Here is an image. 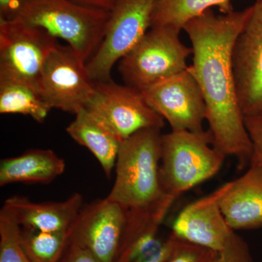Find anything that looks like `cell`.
<instances>
[{
	"label": "cell",
	"mask_w": 262,
	"mask_h": 262,
	"mask_svg": "<svg viewBox=\"0 0 262 262\" xmlns=\"http://www.w3.org/2000/svg\"><path fill=\"white\" fill-rule=\"evenodd\" d=\"M251 13V6L218 16L211 9L183 27L192 43L191 72L201 88L213 145L249 166L251 143L239 106L234 79L233 48Z\"/></svg>",
	"instance_id": "obj_1"
},
{
	"label": "cell",
	"mask_w": 262,
	"mask_h": 262,
	"mask_svg": "<svg viewBox=\"0 0 262 262\" xmlns=\"http://www.w3.org/2000/svg\"><path fill=\"white\" fill-rule=\"evenodd\" d=\"M110 16V11L72 0H28L13 18L63 39L87 64L102 42Z\"/></svg>",
	"instance_id": "obj_2"
},
{
	"label": "cell",
	"mask_w": 262,
	"mask_h": 262,
	"mask_svg": "<svg viewBox=\"0 0 262 262\" xmlns=\"http://www.w3.org/2000/svg\"><path fill=\"white\" fill-rule=\"evenodd\" d=\"M226 155L213 145L210 130H172L162 135L160 187L163 194L179 196L220 172Z\"/></svg>",
	"instance_id": "obj_3"
},
{
	"label": "cell",
	"mask_w": 262,
	"mask_h": 262,
	"mask_svg": "<svg viewBox=\"0 0 262 262\" xmlns=\"http://www.w3.org/2000/svg\"><path fill=\"white\" fill-rule=\"evenodd\" d=\"M161 129L137 131L120 144L116 177L106 198L126 208L144 206L163 195L160 187Z\"/></svg>",
	"instance_id": "obj_4"
},
{
	"label": "cell",
	"mask_w": 262,
	"mask_h": 262,
	"mask_svg": "<svg viewBox=\"0 0 262 262\" xmlns=\"http://www.w3.org/2000/svg\"><path fill=\"white\" fill-rule=\"evenodd\" d=\"M179 34L175 29L151 27L120 61L119 71L127 85L146 91L187 70L192 49L182 42Z\"/></svg>",
	"instance_id": "obj_5"
},
{
	"label": "cell",
	"mask_w": 262,
	"mask_h": 262,
	"mask_svg": "<svg viewBox=\"0 0 262 262\" xmlns=\"http://www.w3.org/2000/svg\"><path fill=\"white\" fill-rule=\"evenodd\" d=\"M58 44L46 30L21 19H0V82H20L39 91L43 67Z\"/></svg>",
	"instance_id": "obj_6"
},
{
	"label": "cell",
	"mask_w": 262,
	"mask_h": 262,
	"mask_svg": "<svg viewBox=\"0 0 262 262\" xmlns=\"http://www.w3.org/2000/svg\"><path fill=\"white\" fill-rule=\"evenodd\" d=\"M156 0H118L110 11L102 42L88 62L95 82L111 80L113 67L140 42L151 27Z\"/></svg>",
	"instance_id": "obj_7"
},
{
	"label": "cell",
	"mask_w": 262,
	"mask_h": 262,
	"mask_svg": "<svg viewBox=\"0 0 262 262\" xmlns=\"http://www.w3.org/2000/svg\"><path fill=\"white\" fill-rule=\"evenodd\" d=\"M39 91L52 108L77 114L94 97L96 82L72 48L58 44L43 67Z\"/></svg>",
	"instance_id": "obj_8"
},
{
	"label": "cell",
	"mask_w": 262,
	"mask_h": 262,
	"mask_svg": "<svg viewBox=\"0 0 262 262\" xmlns=\"http://www.w3.org/2000/svg\"><path fill=\"white\" fill-rule=\"evenodd\" d=\"M86 108L104 122L122 141L142 129H162L164 119L150 106L142 92L111 80L96 82Z\"/></svg>",
	"instance_id": "obj_9"
},
{
	"label": "cell",
	"mask_w": 262,
	"mask_h": 262,
	"mask_svg": "<svg viewBox=\"0 0 262 262\" xmlns=\"http://www.w3.org/2000/svg\"><path fill=\"white\" fill-rule=\"evenodd\" d=\"M141 92L150 106L168 121L172 130H205L206 103L189 66L187 70Z\"/></svg>",
	"instance_id": "obj_10"
},
{
	"label": "cell",
	"mask_w": 262,
	"mask_h": 262,
	"mask_svg": "<svg viewBox=\"0 0 262 262\" xmlns=\"http://www.w3.org/2000/svg\"><path fill=\"white\" fill-rule=\"evenodd\" d=\"M127 208L108 198L81 208L69 230L70 243L88 250L102 262H115L126 222Z\"/></svg>",
	"instance_id": "obj_11"
},
{
	"label": "cell",
	"mask_w": 262,
	"mask_h": 262,
	"mask_svg": "<svg viewBox=\"0 0 262 262\" xmlns=\"http://www.w3.org/2000/svg\"><path fill=\"white\" fill-rule=\"evenodd\" d=\"M233 69L244 116L262 113V0H256L233 48Z\"/></svg>",
	"instance_id": "obj_12"
},
{
	"label": "cell",
	"mask_w": 262,
	"mask_h": 262,
	"mask_svg": "<svg viewBox=\"0 0 262 262\" xmlns=\"http://www.w3.org/2000/svg\"><path fill=\"white\" fill-rule=\"evenodd\" d=\"M232 182L226 183L211 194L184 207L174 220L171 234L189 244L215 252L222 251L235 233L221 208L222 198Z\"/></svg>",
	"instance_id": "obj_13"
},
{
	"label": "cell",
	"mask_w": 262,
	"mask_h": 262,
	"mask_svg": "<svg viewBox=\"0 0 262 262\" xmlns=\"http://www.w3.org/2000/svg\"><path fill=\"white\" fill-rule=\"evenodd\" d=\"M80 193L72 194L65 201L34 203L22 196H13L5 201L17 223L22 228L43 232H68L82 208Z\"/></svg>",
	"instance_id": "obj_14"
},
{
	"label": "cell",
	"mask_w": 262,
	"mask_h": 262,
	"mask_svg": "<svg viewBox=\"0 0 262 262\" xmlns=\"http://www.w3.org/2000/svg\"><path fill=\"white\" fill-rule=\"evenodd\" d=\"M221 208L234 231L261 228L262 166L249 165L244 175L232 181Z\"/></svg>",
	"instance_id": "obj_15"
},
{
	"label": "cell",
	"mask_w": 262,
	"mask_h": 262,
	"mask_svg": "<svg viewBox=\"0 0 262 262\" xmlns=\"http://www.w3.org/2000/svg\"><path fill=\"white\" fill-rule=\"evenodd\" d=\"M66 163L51 149H35L0 162V187L13 183L48 184L64 172Z\"/></svg>",
	"instance_id": "obj_16"
},
{
	"label": "cell",
	"mask_w": 262,
	"mask_h": 262,
	"mask_svg": "<svg viewBox=\"0 0 262 262\" xmlns=\"http://www.w3.org/2000/svg\"><path fill=\"white\" fill-rule=\"evenodd\" d=\"M75 115V120L67 127V134L94 155L106 177L110 178L122 141L88 108H82Z\"/></svg>",
	"instance_id": "obj_17"
},
{
	"label": "cell",
	"mask_w": 262,
	"mask_h": 262,
	"mask_svg": "<svg viewBox=\"0 0 262 262\" xmlns=\"http://www.w3.org/2000/svg\"><path fill=\"white\" fill-rule=\"evenodd\" d=\"M175 201L173 196L163 194L149 204L127 208L126 222L115 262H129L136 245L149 236L158 234L162 222Z\"/></svg>",
	"instance_id": "obj_18"
},
{
	"label": "cell",
	"mask_w": 262,
	"mask_h": 262,
	"mask_svg": "<svg viewBox=\"0 0 262 262\" xmlns=\"http://www.w3.org/2000/svg\"><path fill=\"white\" fill-rule=\"evenodd\" d=\"M216 7L223 14L233 11L232 0H156L151 27L182 30L189 20Z\"/></svg>",
	"instance_id": "obj_19"
},
{
	"label": "cell",
	"mask_w": 262,
	"mask_h": 262,
	"mask_svg": "<svg viewBox=\"0 0 262 262\" xmlns=\"http://www.w3.org/2000/svg\"><path fill=\"white\" fill-rule=\"evenodd\" d=\"M51 110L37 90L20 82H0V113L20 114L42 123Z\"/></svg>",
	"instance_id": "obj_20"
},
{
	"label": "cell",
	"mask_w": 262,
	"mask_h": 262,
	"mask_svg": "<svg viewBox=\"0 0 262 262\" xmlns=\"http://www.w3.org/2000/svg\"><path fill=\"white\" fill-rule=\"evenodd\" d=\"M68 232L20 227V245L31 262H58L70 244Z\"/></svg>",
	"instance_id": "obj_21"
},
{
	"label": "cell",
	"mask_w": 262,
	"mask_h": 262,
	"mask_svg": "<svg viewBox=\"0 0 262 262\" xmlns=\"http://www.w3.org/2000/svg\"><path fill=\"white\" fill-rule=\"evenodd\" d=\"M20 232L14 216L3 206L0 211V262H31L20 245Z\"/></svg>",
	"instance_id": "obj_22"
},
{
	"label": "cell",
	"mask_w": 262,
	"mask_h": 262,
	"mask_svg": "<svg viewBox=\"0 0 262 262\" xmlns=\"http://www.w3.org/2000/svg\"><path fill=\"white\" fill-rule=\"evenodd\" d=\"M217 253L181 239L166 262H213Z\"/></svg>",
	"instance_id": "obj_23"
},
{
	"label": "cell",
	"mask_w": 262,
	"mask_h": 262,
	"mask_svg": "<svg viewBox=\"0 0 262 262\" xmlns=\"http://www.w3.org/2000/svg\"><path fill=\"white\" fill-rule=\"evenodd\" d=\"M213 262H254V260L246 241L234 233L227 246L217 253Z\"/></svg>",
	"instance_id": "obj_24"
},
{
	"label": "cell",
	"mask_w": 262,
	"mask_h": 262,
	"mask_svg": "<svg viewBox=\"0 0 262 262\" xmlns=\"http://www.w3.org/2000/svg\"><path fill=\"white\" fill-rule=\"evenodd\" d=\"M244 122L252 147L249 165L262 166V113L244 116Z\"/></svg>",
	"instance_id": "obj_25"
},
{
	"label": "cell",
	"mask_w": 262,
	"mask_h": 262,
	"mask_svg": "<svg viewBox=\"0 0 262 262\" xmlns=\"http://www.w3.org/2000/svg\"><path fill=\"white\" fill-rule=\"evenodd\" d=\"M180 241L173 234H170L165 241H162L157 247L135 262H166L173 254Z\"/></svg>",
	"instance_id": "obj_26"
},
{
	"label": "cell",
	"mask_w": 262,
	"mask_h": 262,
	"mask_svg": "<svg viewBox=\"0 0 262 262\" xmlns=\"http://www.w3.org/2000/svg\"><path fill=\"white\" fill-rule=\"evenodd\" d=\"M58 262H102L88 250L74 244H69Z\"/></svg>",
	"instance_id": "obj_27"
},
{
	"label": "cell",
	"mask_w": 262,
	"mask_h": 262,
	"mask_svg": "<svg viewBox=\"0 0 262 262\" xmlns=\"http://www.w3.org/2000/svg\"><path fill=\"white\" fill-rule=\"evenodd\" d=\"M28 0H0V19L13 18L18 10Z\"/></svg>",
	"instance_id": "obj_28"
},
{
	"label": "cell",
	"mask_w": 262,
	"mask_h": 262,
	"mask_svg": "<svg viewBox=\"0 0 262 262\" xmlns=\"http://www.w3.org/2000/svg\"><path fill=\"white\" fill-rule=\"evenodd\" d=\"M72 1L84 6L111 11L118 0H72Z\"/></svg>",
	"instance_id": "obj_29"
}]
</instances>
